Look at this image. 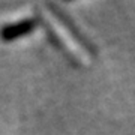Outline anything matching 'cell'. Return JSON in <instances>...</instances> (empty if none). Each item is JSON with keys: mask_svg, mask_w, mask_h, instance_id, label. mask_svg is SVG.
Here are the masks:
<instances>
[{"mask_svg": "<svg viewBox=\"0 0 135 135\" xmlns=\"http://www.w3.org/2000/svg\"><path fill=\"white\" fill-rule=\"evenodd\" d=\"M35 27H36V23L33 20H24V21L17 23V24L5 26L3 29L0 30V38L3 41H12V39L21 38V36L30 33Z\"/></svg>", "mask_w": 135, "mask_h": 135, "instance_id": "6da1fadb", "label": "cell"}]
</instances>
